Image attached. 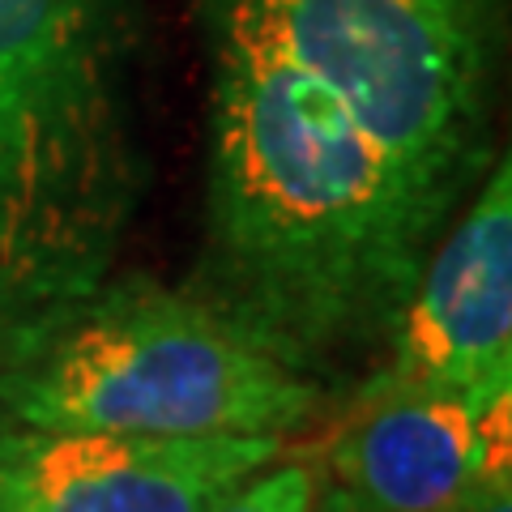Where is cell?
<instances>
[{
  "label": "cell",
  "mask_w": 512,
  "mask_h": 512,
  "mask_svg": "<svg viewBox=\"0 0 512 512\" xmlns=\"http://www.w3.org/2000/svg\"><path fill=\"white\" fill-rule=\"evenodd\" d=\"M278 453L274 436L146 440L0 427V512H214Z\"/></svg>",
  "instance_id": "52a82bcc"
},
{
  "label": "cell",
  "mask_w": 512,
  "mask_h": 512,
  "mask_svg": "<svg viewBox=\"0 0 512 512\" xmlns=\"http://www.w3.org/2000/svg\"><path fill=\"white\" fill-rule=\"evenodd\" d=\"M512 384V171L508 158L478 188L470 214L427 256L389 333V359L359 389L474 393Z\"/></svg>",
  "instance_id": "8992f818"
},
{
  "label": "cell",
  "mask_w": 512,
  "mask_h": 512,
  "mask_svg": "<svg viewBox=\"0 0 512 512\" xmlns=\"http://www.w3.org/2000/svg\"><path fill=\"white\" fill-rule=\"evenodd\" d=\"M320 410L303 380L192 291L107 278L0 355V427L94 436L286 440Z\"/></svg>",
  "instance_id": "3957f363"
},
{
  "label": "cell",
  "mask_w": 512,
  "mask_h": 512,
  "mask_svg": "<svg viewBox=\"0 0 512 512\" xmlns=\"http://www.w3.org/2000/svg\"><path fill=\"white\" fill-rule=\"evenodd\" d=\"M444 210L274 60L214 47L201 303L316 380L389 342Z\"/></svg>",
  "instance_id": "6da1fadb"
},
{
  "label": "cell",
  "mask_w": 512,
  "mask_h": 512,
  "mask_svg": "<svg viewBox=\"0 0 512 512\" xmlns=\"http://www.w3.org/2000/svg\"><path fill=\"white\" fill-rule=\"evenodd\" d=\"M316 487H312V466L308 461H269L256 470L248 483H239L214 512H312Z\"/></svg>",
  "instance_id": "ba28073f"
},
{
  "label": "cell",
  "mask_w": 512,
  "mask_h": 512,
  "mask_svg": "<svg viewBox=\"0 0 512 512\" xmlns=\"http://www.w3.org/2000/svg\"><path fill=\"white\" fill-rule=\"evenodd\" d=\"M470 512H512V487H500V491H491L487 500H478Z\"/></svg>",
  "instance_id": "9c48e42d"
},
{
  "label": "cell",
  "mask_w": 512,
  "mask_h": 512,
  "mask_svg": "<svg viewBox=\"0 0 512 512\" xmlns=\"http://www.w3.org/2000/svg\"><path fill=\"white\" fill-rule=\"evenodd\" d=\"M120 0H0V355L111 278L141 201Z\"/></svg>",
  "instance_id": "7a4b0ae2"
},
{
  "label": "cell",
  "mask_w": 512,
  "mask_h": 512,
  "mask_svg": "<svg viewBox=\"0 0 512 512\" xmlns=\"http://www.w3.org/2000/svg\"><path fill=\"white\" fill-rule=\"evenodd\" d=\"M214 47L333 94L448 214L483 158L495 0H201Z\"/></svg>",
  "instance_id": "277c9868"
},
{
  "label": "cell",
  "mask_w": 512,
  "mask_h": 512,
  "mask_svg": "<svg viewBox=\"0 0 512 512\" xmlns=\"http://www.w3.org/2000/svg\"><path fill=\"white\" fill-rule=\"evenodd\" d=\"M312 487V512H470L512 487V384L355 397Z\"/></svg>",
  "instance_id": "5b68a950"
}]
</instances>
